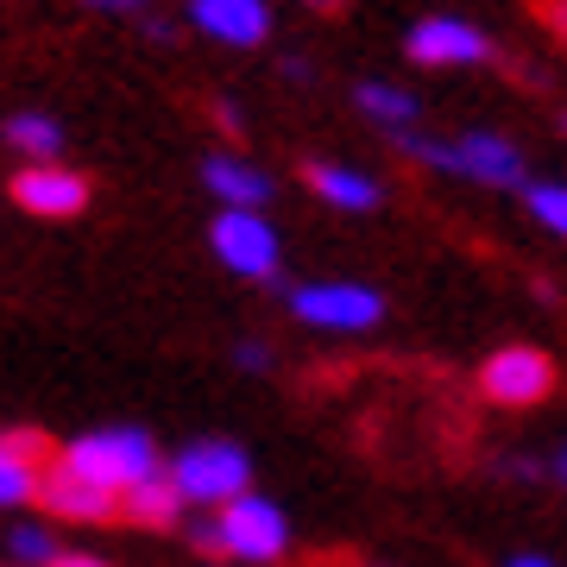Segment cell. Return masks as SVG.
Listing matches in <instances>:
<instances>
[{
	"label": "cell",
	"instance_id": "obj_3",
	"mask_svg": "<svg viewBox=\"0 0 567 567\" xmlns=\"http://www.w3.org/2000/svg\"><path fill=\"white\" fill-rule=\"evenodd\" d=\"M164 480L177 486L183 511H221L227 498L252 492V454L227 435H203V442H189L183 454L164 461Z\"/></svg>",
	"mask_w": 567,
	"mask_h": 567
},
{
	"label": "cell",
	"instance_id": "obj_19",
	"mask_svg": "<svg viewBox=\"0 0 567 567\" xmlns=\"http://www.w3.org/2000/svg\"><path fill=\"white\" fill-rule=\"evenodd\" d=\"M524 203H529V215H536L548 234H561L567 240V183H524Z\"/></svg>",
	"mask_w": 567,
	"mask_h": 567
},
{
	"label": "cell",
	"instance_id": "obj_6",
	"mask_svg": "<svg viewBox=\"0 0 567 567\" xmlns=\"http://www.w3.org/2000/svg\"><path fill=\"white\" fill-rule=\"evenodd\" d=\"M208 246H215V259L246 284H271L284 265V240L278 227L265 221L259 208H221L215 227H208Z\"/></svg>",
	"mask_w": 567,
	"mask_h": 567
},
{
	"label": "cell",
	"instance_id": "obj_21",
	"mask_svg": "<svg viewBox=\"0 0 567 567\" xmlns=\"http://www.w3.org/2000/svg\"><path fill=\"white\" fill-rule=\"evenodd\" d=\"M234 365H246V372H271V347H265V341H240V347H234Z\"/></svg>",
	"mask_w": 567,
	"mask_h": 567
},
{
	"label": "cell",
	"instance_id": "obj_18",
	"mask_svg": "<svg viewBox=\"0 0 567 567\" xmlns=\"http://www.w3.org/2000/svg\"><path fill=\"white\" fill-rule=\"evenodd\" d=\"M39 473H44V466H32L25 454H13V447L0 442V511L25 505V498L39 492Z\"/></svg>",
	"mask_w": 567,
	"mask_h": 567
},
{
	"label": "cell",
	"instance_id": "obj_26",
	"mask_svg": "<svg viewBox=\"0 0 567 567\" xmlns=\"http://www.w3.org/2000/svg\"><path fill=\"white\" fill-rule=\"evenodd\" d=\"M505 567H555V561H543V555H511Z\"/></svg>",
	"mask_w": 567,
	"mask_h": 567
},
{
	"label": "cell",
	"instance_id": "obj_2",
	"mask_svg": "<svg viewBox=\"0 0 567 567\" xmlns=\"http://www.w3.org/2000/svg\"><path fill=\"white\" fill-rule=\"evenodd\" d=\"M63 473H76V480H89L95 492H107V498H121V492H133L140 480H152L164 466L158 442L145 435V429L133 423H114V429H89V435H76V442L58 454Z\"/></svg>",
	"mask_w": 567,
	"mask_h": 567
},
{
	"label": "cell",
	"instance_id": "obj_22",
	"mask_svg": "<svg viewBox=\"0 0 567 567\" xmlns=\"http://www.w3.org/2000/svg\"><path fill=\"white\" fill-rule=\"evenodd\" d=\"M51 567H114V561H102V555H89V548H63Z\"/></svg>",
	"mask_w": 567,
	"mask_h": 567
},
{
	"label": "cell",
	"instance_id": "obj_28",
	"mask_svg": "<svg viewBox=\"0 0 567 567\" xmlns=\"http://www.w3.org/2000/svg\"><path fill=\"white\" fill-rule=\"evenodd\" d=\"M309 7H322V13H334V7H341V0H309Z\"/></svg>",
	"mask_w": 567,
	"mask_h": 567
},
{
	"label": "cell",
	"instance_id": "obj_29",
	"mask_svg": "<svg viewBox=\"0 0 567 567\" xmlns=\"http://www.w3.org/2000/svg\"><path fill=\"white\" fill-rule=\"evenodd\" d=\"M0 567H7V561H0Z\"/></svg>",
	"mask_w": 567,
	"mask_h": 567
},
{
	"label": "cell",
	"instance_id": "obj_14",
	"mask_svg": "<svg viewBox=\"0 0 567 567\" xmlns=\"http://www.w3.org/2000/svg\"><path fill=\"white\" fill-rule=\"evenodd\" d=\"M121 517L140 524V529H177L183 524V498H177V486L164 480V466L152 480H140L133 492H121Z\"/></svg>",
	"mask_w": 567,
	"mask_h": 567
},
{
	"label": "cell",
	"instance_id": "obj_15",
	"mask_svg": "<svg viewBox=\"0 0 567 567\" xmlns=\"http://www.w3.org/2000/svg\"><path fill=\"white\" fill-rule=\"evenodd\" d=\"M0 140L13 145L25 164H58L63 152V126L51 121V114H39V107H25V114H13V121L0 126Z\"/></svg>",
	"mask_w": 567,
	"mask_h": 567
},
{
	"label": "cell",
	"instance_id": "obj_10",
	"mask_svg": "<svg viewBox=\"0 0 567 567\" xmlns=\"http://www.w3.org/2000/svg\"><path fill=\"white\" fill-rule=\"evenodd\" d=\"M32 498L44 505L51 524H107V517H121V498H107V492H95L89 480L63 473L58 461L39 473V492H32Z\"/></svg>",
	"mask_w": 567,
	"mask_h": 567
},
{
	"label": "cell",
	"instance_id": "obj_25",
	"mask_svg": "<svg viewBox=\"0 0 567 567\" xmlns=\"http://www.w3.org/2000/svg\"><path fill=\"white\" fill-rule=\"evenodd\" d=\"M215 121H221L227 133H246V114H240L234 102H215Z\"/></svg>",
	"mask_w": 567,
	"mask_h": 567
},
{
	"label": "cell",
	"instance_id": "obj_5",
	"mask_svg": "<svg viewBox=\"0 0 567 567\" xmlns=\"http://www.w3.org/2000/svg\"><path fill=\"white\" fill-rule=\"evenodd\" d=\"M290 316L322 334H365V328L385 322V297L372 284L353 278H322V284H297L290 290Z\"/></svg>",
	"mask_w": 567,
	"mask_h": 567
},
{
	"label": "cell",
	"instance_id": "obj_16",
	"mask_svg": "<svg viewBox=\"0 0 567 567\" xmlns=\"http://www.w3.org/2000/svg\"><path fill=\"white\" fill-rule=\"evenodd\" d=\"M353 102H360V114H372V121L391 126V133H410V126H416V95L398 89V82H360Z\"/></svg>",
	"mask_w": 567,
	"mask_h": 567
},
{
	"label": "cell",
	"instance_id": "obj_4",
	"mask_svg": "<svg viewBox=\"0 0 567 567\" xmlns=\"http://www.w3.org/2000/svg\"><path fill=\"white\" fill-rule=\"evenodd\" d=\"M391 140H398V152L435 164V171H454L466 183H492V189H517L524 183V152L505 133H486V126H473L461 140H423V133H391Z\"/></svg>",
	"mask_w": 567,
	"mask_h": 567
},
{
	"label": "cell",
	"instance_id": "obj_8",
	"mask_svg": "<svg viewBox=\"0 0 567 567\" xmlns=\"http://www.w3.org/2000/svg\"><path fill=\"white\" fill-rule=\"evenodd\" d=\"M13 203L39 221H70V215L89 208V177L70 171V164H25L13 177Z\"/></svg>",
	"mask_w": 567,
	"mask_h": 567
},
{
	"label": "cell",
	"instance_id": "obj_24",
	"mask_svg": "<svg viewBox=\"0 0 567 567\" xmlns=\"http://www.w3.org/2000/svg\"><path fill=\"white\" fill-rule=\"evenodd\" d=\"M82 7H102V13H140L145 20V0H82Z\"/></svg>",
	"mask_w": 567,
	"mask_h": 567
},
{
	"label": "cell",
	"instance_id": "obj_12",
	"mask_svg": "<svg viewBox=\"0 0 567 567\" xmlns=\"http://www.w3.org/2000/svg\"><path fill=\"white\" fill-rule=\"evenodd\" d=\"M203 189L221 208H259V215H265V203H271V189H278V183L265 177L259 164L234 158V152H215V158H203Z\"/></svg>",
	"mask_w": 567,
	"mask_h": 567
},
{
	"label": "cell",
	"instance_id": "obj_17",
	"mask_svg": "<svg viewBox=\"0 0 567 567\" xmlns=\"http://www.w3.org/2000/svg\"><path fill=\"white\" fill-rule=\"evenodd\" d=\"M63 555L51 524H13L7 529V567H51Z\"/></svg>",
	"mask_w": 567,
	"mask_h": 567
},
{
	"label": "cell",
	"instance_id": "obj_9",
	"mask_svg": "<svg viewBox=\"0 0 567 567\" xmlns=\"http://www.w3.org/2000/svg\"><path fill=\"white\" fill-rule=\"evenodd\" d=\"M404 51H410V63H429V70H447V63H492V39H486V32H480V25H466V20H447V13L410 25Z\"/></svg>",
	"mask_w": 567,
	"mask_h": 567
},
{
	"label": "cell",
	"instance_id": "obj_7",
	"mask_svg": "<svg viewBox=\"0 0 567 567\" xmlns=\"http://www.w3.org/2000/svg\"><path fill=\"white\" fill-rule=\"evenodd\" d=\"M480 391H486L492 404H543L548 391H555V360H548L543 347H498L486 365H480Z\"/></svg>",
	"mask_w": 567,
	"mask_h": 567
},
{
	"label": "cell",
	"instance_id": "obj_20",
	"mask_svg": "<svg viewBox=\"0 0 567 567\" xmlns=\"http://www.w3.org/2000/svg\"><path fill=\"white\" fill-rule=\"evenodd\" d=\"M529 7H536V20H543L548 32L567 44V0H529Z\"/></svg>",
	"mask_w": 567,
	"mask_h": 567
},
{
	"label": "cell",
	"instance_id": "obj_11",
	"mask_svg": "<svg viewBox=\"0 0 567 567\" xmlns=\"http://www.w3.org/2000/svg\"><path fill=\"white\" fill-rule=\"evenodd\" d=\"M189 25L208 32L215 44L252 51V44L271 39V7L265 0H189Z\"/></svg>",
	"mask_w": 567,
	"mask_h": 567
},
{
	"label": "cell",
	"instance_id": "obj_23",
	"mask_svg": "<svg viewBox=\"0 0 567 567\" xmlns=\"http://www.w3.org/2000/svg\"><path fill=\"white\" fill-rule=\"evenodd\" d=\"M498 473H511V480H536L543 461H524V454H517V461H498Z\"/></svg>",
	"mask_w": 567,
	"mask_h": 567
},
{
	"label": "cell",
	"instance_id": "obj_27",
	"mask_svg": "<svg viewBox=\"0 0 567 567\" xmlns=\"http://www.w3.org/2000/svg\"><path fill=\"white\" fill-rule=\"evenodd\" d=\"M548 473H555V480H561V486H567V447H561V454H555V461H548Z\"/></svg>",
	"mask_w": 567,
	"mask_h": 567
},
{
	"label": "cell",
	"instance_id": "obj_13",
	"mask_svg": "<svg viewBox=\"0 0 567 567\" xmlns=\"http://www.w3.org/2000/svg\"><path fill=\"white\" fill-rule=\"evenodd\" d=\"M303 183L322 196L328 208H347V215H372V208H379V196H385V189L365 177V171H347V164H309Z\"/></svg>",
	"mask_w": 567,
	"mask_h": 567
},
{
	"label": "cell",
	"instance_id": "obj_1",
	"mask_svg": "<svg viewBox=\"0 0 567 567\" xmlns=\"http://www.w3.org/2000/svg\"><path fill=\"white\" fill-rule=\"evenodd\" d=\"M189 543L196 548H221L234 561L246 567H271L290 555V517H284L278 498H265V492H240V498H227L221 511H208L189 524Z\"/></svg>",
	"mask_w": 567,
	"mask_h": 567
}]
</instances>
